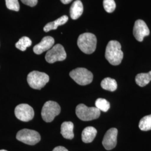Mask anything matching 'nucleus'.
I'll use <instances>...</instances> for the list:
<instances>
[{
	"mask_svg": "<svg viewBox=\"0 0 151 151\" xmlns=\"http://www.w3.org/2000/svg\"><path fill=\"white\" fill-rule=\"evenodd\" d=\"M119 42L116 40H111L108 43L105 50V58L108 62L114 65L121 63L123 58V52Z\"/></svg>",
	"mask_w": 151,
	"mask_h": 151,
	"instance_id": "obj_1",
	"label": "nucleus"
},
{
	"mask_svg": "<svg viewBox=\"0 0 151 151\" xmlns=\"http://www.w3.org/2000/svg\"><path fill=\"white\" fill-rule=\"evenodd\" d=\"M97 39L96 36L90 32L81 34L77 40V45L84 53H93L96 48Z\"/></svg>",
	"mask_w": 151,
	"mask_h": 151,
	"instance_id": "obj_2",
	"label": "nucleus"
},
{
	"mask_svg": "<svg viewBox=\"0 0 151 151\" xmlns=\"http://www.w3.org/2000/svg\"><path fill=\"white\" fill-rule=\"evenodd\" d=\"M49 80V76L37 70H34L27 75V81L29 86L34 89L40 90L48 83Z\"/></svg>",
	"mask_w": 151,
	"mask_h": 151,
	"instance_id": "obj_3",
	"label": "nucleus"
},
{
	"mask_svg": "<svg viewBox=\"0 0 151 151\" xmlns=\"http://www.w3.org/2000/svg\"><path fill=\"white\" fill-rule=\"evenodd\" d=\"M76 114L79 119L83 121H90L99 118L100 111L95 107H87L81 104L76 108Z\"/></svg>",
	"mask_w": 151,
	"mask_h": 151,
	"instance_id": "obj_4",
	"label": "nucleus"
},
{
	"mask_svg": "<svg viewBox=\"0 0 151 151\" xmlns=\"http://www.w3.org/2000/svg\"><path fill=\"white\" fill-rule=\"evenodd\" d=\"M70 76L77 83L81 86L90 84L93 80L92 73L85 68H76L70 71Z\"/></svg>",
	"mask_w": 151,
	"mask_h": 151,
	"instance_id": "obj_5",
	"label": "nucleus"
},
{
	"mask_svg": "<svg viewBox=\"0 0 151 151\" xmlns=\"http://www.w3.org/2000/svg\"><path fill=\"white\" fill-rule=\"evenodd\" d=\"M59 104L55 101H48L44 104L42 110V117L45 122H52L60 113Z\"/></svg>",
	"mask_w": 151,
	"mask_h": 151,
	"instance_id": "obj_6",
	"label": "nucleus"
},
{
	"mask_svg": "<svg viewBox=\"0 0 151 151\" xmlns=\"http://www.w3.org/2000/svg\"><path fill=\"white\" fill-rule=\"evenodd\" d=\"M16 139L28 145H35L40 142L41 137L35 130L23 129L19 131L16 134Z\"/></svg>",
	"mask_w": 151,
	"mask_h": 151,
	"instance_id": "obj_7",
	"label": "nucleus"
},
{
	"mask_svg": "<svg viewBox=\"0 0 151 151\" xmlns=\"http://www.w3.org/2000/svg\"><path fill=\"white\" fill-rule=\"evenodd\" d=\"M67 57L64 47L60 44L54 45L47 51L45 54V60L49 63H53L57 61H63Z\"/></svg>",
	"mask_w": 151,
	"mask_h": 151,
	"instance_id": "obj_8",
	"label": "nucleus"
},
{
	"mask_svg": "<svg viewBox=\"0 0 151 151\" xmlns=\"http://www.w3.org/2000/svg\"><path fill=\"white\" fill-rule=\"evenodd\" d=\"M16 118L22 122L32 120L34 116V111L32 106L27 104H22L17 105L15 109Z\"/></svg>",
	"mask_w": 151,
	"mask_h": 151,
	"instance_id": "obj_9",
	"label": "nucleus"
},
{
	"mask_svg": "<svg viewBox=\"0 0 151 151\" xmlns=\"http://www.w3.org/2000/svg\"><path fill=\"white\" fill-rule=\"evenodd\" d=\"M133 32L137 40L142 42L145 37L149 35L150 31L145 22L142 20H138L135 22Z\"/></svg>",
	"mask_w": 151,
	"mask_h": 151,
	"instance_id": "obj_10",
	"label": "nucleus"
},
{
	"mask_svg": "<svg viewBox=\"0 0 151 151\" xmlns=\"http://www.w3.org/2000/svg\"><path fill=\"white\" fill-rule=\"evenodd\" d=\"M118 129L111 128L108 130L103 138V145L106 150H111L114 148L117 143Z\"/></svg>",
	"mask_w": 151,
	"mask_h": 151,
	"instance_id": "obj_11",
	"label": "nucleus"
},
{
	"mask_svg": "<svg viewBox=\"0 0 151 151\" xmlns=\"http://www.w3.org/2000/svg\"><path fill=\"white\" fill-rule=\"evenodd\" d=\"M54 44V38L50 36L45 37L39 43L34 47L33 51L36 54H41L45 51H48L53 47Z\"/></svg>",
	"mask_w": 151,
	"mask_h": 151,
	"instance_id": "obj_12",
	"label": "nucleus"
},
{
	"mask_svg": "<svg viewBox=\"0 0 151 151\" xmlns=\"http://www.w3.org/2000/svg\"><path fill=\"white\" fill-rule=\"evenodd\" d=\"M74 125L71 122H63L60 128V133L62 136L67 139H72L74 137L73 133Z\"/></svg>",
	"mask_w": 151,
	"mask_h": 151,
	"instance_id": "obj_13",
	"label": "nucleus"
},
{
	"mask_svg": "<svg viewBox=\"0 0 151 151\" xmlns=\"http://www.w3.org/2000/svg\"><path fill=\"white\" fill-rule=\"evenodd\" d=\"M83 12V6L81 1L76 0L70 6V16L72 19L76 20L82 15Z\"/></svg>",
	"mask_w": 151,
	"mask_h": 151,
	"instance_id": "obj_14",
	"label": "nucleus"
},
{
	"mask_svg": "<svg viewBox=\"0 0 151 151\" xmlns=\"http://www.w3.org/2000/svg\"><path fill=\"white\" fill-rule=\"evenodd\" d=\"M97 134V130L93 127H88L83 130L82 133V140L85 143L92 142Z\"/></svg>",
	"mask_w": 151,
	"mask_h": 151,
	"instance_id": "obj_15",
	"label": "nucleus"
},
{
	"mask_svg": "<svg viewBox=\"0 0 151 151\" xmlns=\"http://www.w3.org/2000/svg\"><path fill=\"white\" fill-rule=\"evenodd\" d=\"M68 20V17L66 15L60 17L58 19L54 22H50L44 27V31L45 32H48L52 30H56L59 26L65 24Z\"/></svg>",
	"mask_w": 151,
	"mask_h": 151,
	"instance_id": "obj_16",
	"label": "nucleus"
},
{
	"mask_svg": "<svg viewBox=\"0 0 151 151\" xmlns=\"http://www.w3.org/2000/svg\"><path fill=\"white\" fill-rule=\"evenodd\" d=\"M151 81V70L148 73H139L135 77L136 83L140 87H144Z\"/></svg>",
	"mask_w": 151,
	"mask_h": 151,
	"instance_id": "obj_17",
	"label": "nucleus"
},
{
	"mask_svg": "<svg viewBox=\"0 0 151 151\" xmlns=\"http://www.w3.org/2000/svg\"><path fill=\"white\" fill-rule=\"evenodd\" d=\"M117 83L115 80L110 77L105 78L101 82V86L103 89L110 91H114L117 88Z\"/></svg>",
	"mask_w": 151,
	"mask_h": 151,
	"instance_id": "obj_18",
	"label": "nucleus"
},
{
	"mask_svg": "<svg viewBox=\"0 0 151 151\" xmlns=\"http://www.w3.org/2000/svg\"><path fill=\"white\" fill-rule=\"evenodd\" d=\"M32 44V42L30 38L27 37H23L16 43L15 47L22 51H25L27 50V47L31 46Z\"/></svg>",
	"mask_w": 151,
	"mask_h": 151,
	"instance_id": "obj_19",
	"label": "nucleus"
},
{
	"mask_svg": "<svg viewBox=\"0 0 151 151\" xmlns=\"http://www.w3.org/2000/svg\"><path fill=\"white\" fill-rule=\"evenodd\" d=\"M139 128L141 130L148 131L151 130V114L143 117L139 122Z\"/></svg>",
	"mask_w": 151,
	"mask_h": 151,
	"instance_id": "obj_20",
	"label": "nucleus"
},
{
	"mask_svg": "<svg viewBox=\"0 0 151 151\" xmlns=\"http://www.w3.org/2000/svg\"><path fill=\"white\" fill-rule=\"evenodd\" d=\"M96 108H97L100 111L103 112H106L110 109V105L109 102L104 99L99 98L95 102Z\"/></svg>",
	"mask_w": 151,
	"mask_h": 151,
	"instance_id": "obj_21",
	"label": "nucleus"
},
{
	"mask_svg": "<svg viewBox=\"0 0 151 151\" xmlns=\"http://www.w3.org/2000/svg\"><path fill=\"white\" fill-rule=\"evenodd\" d=\"M103 6L105 10L108 13L113 12L116 8V4L114 0H104Z\"/></svg>",
	"mask_w": 151,
	"mask_h": 151,
	"instance_id": "obj_22",
	"label": "nucleus"
},
{
	"mask_svg": "<svg viewBox=\"0 0 151 151\" xmlns=\"http://www.w3.org/2000/svg\"><path fill=\"white\" fill-rule=\"evenodd\" d=\"M6 5L9 10L19 11L20 10V5L18 0H5Z\"/></svg>",
	"mask_w": 151,
	"mask_h": 151,
	"instance_id": "obj_23",
	"label": "nucleus"
},
{
	"mask_svg": "<svg viewBox=\"0 0 151 151\" xmlns=\"http://www.w3.org/2000/svg\"><path fill=\"white\" fill-rule=\"evenodd\" d=\"M21 1L24 4L29 6L30 7H34L37 5L38 3V0H21Z\"/></svg>",
	"mask_w": 151,
	"mask_h": 151,
	"instance_id": "obj_24",
	"label": "nucleus"
},
{
	"mask_svg": "<svg viewBox=\"0 0 151 151\" xmlns=\"http://www.w3.org/2000/svg\"><path fill=\"white\" fill-rule=\"evenodd\" d=\"M53 151H68V150H67L64 147L62 146H58L55 148H54V150Z\"/></svg>",
	"mask_w": 151,
	"mask_h": 151,
	"instance_id": "obj_25",
	"label": "nucleus"
},
{
	"mask_svg": "<svg viewBox=\"0 0 151 151\" xmlns=\"http://www.w3.org/2000/svg\"><path fill=\"white\" fill-rule=\"evenodd\" d=\"M72 1V0H60V1H61L63 4H65V5H67V4H70Z\"/></svg>",
	"mask_w": 151,
	"mask_h": 151,
	"instance_id": "obj_26",
	"label": "nucleus"
},
{
	"mask_svg": "<svg viewBox=\"0 0 151 151\" xmlns=\"http://www.w3.org/2000/svg\"><path fill=\"white\" fill-rule=\"evenodd\" d=\"M0 151H6V150H0Z\"/></svg>",
	"mask_w": 151,
	"mask_h": 151,
	"instance_id": "obj_27",
	"label": "nucleus"
},
{
	"mask_svg": "<svg viewBox=\"0 0 151 151\" xmlns=\"http://www.w3.org/2000/svg\"><path fill=\"white\" fill-rule=\"evenodd\" d=\"M80 1H81V0H80Z\"/></svg>",
	"mask_w": 151,
	"mask_h": 151,
	"instance_id": "obj_28",
	"label": "nucleus"
}]
</instances>
